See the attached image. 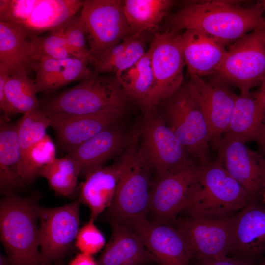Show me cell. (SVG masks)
I'll return each instance as SVG.
<instances>
[{"mask_svg":"<svg viewBox=\"0 0 265 265\" xmlns=\"http://www.w3.org/2000/svg\"><path fill=\"white\" fill-rule=\"evenodd\" d=\"M260 2L245 7L231 0H199L183 6L168 18L170 30H199L225 46L245 35L265 28Z\"/></svg>","mask_w":265,"mask_h":265,"instance_id":"obj_1","label":"cell"},{"mask_svg":"<svg viewBox=\"0 0 265 265\" xmlns=\"http://www.w3.org/2000/svg\"><path fill=\"white\" fill-rule=\"evenodd\" d=\"M39 207L33 197H22L13 192L0 200V238L11 265H42Z\"/></svg>","mask_w":265,"mask_h":265,"instance_id":"obj_2","label":"cell"},{"mask_svg":"<svg viewBox=\"0 0 265 265\" xmlns=\"http://www.w3.org/2000/svg\"><path fill=\"white\" fill-rule=\"evenodd\" d=\"M249 193L216 162L200 165L183 212L188 216L218 217L253 202Z\"/></svg>","mask_w":265,"mask_h":265,"instance_id":"obj_3","label":"cell"},{"mask_svg":"<svg viewBox=\"0 0 265 265\" xmlns=\"http://www.w3.org/2000/svg\"><path fill=\"white\" fill-rule=\"evenodd\" d=\"M136 148L130 146L120 161V178L113 200L107 210L111 220L129 228L147 218L152 186L150 166L142 148Z\"/></svg>","mask_w":265,"mask_h":265,"instance_id":"obj_4","label":"cell"},{"mask_svg":"<svg viewBox=\"0 0 265 265\" xmlns=\"http://www.w3.org/2000/svg\"><path fill=\"white\" fill-rule=\"evenodd\" d=\"M128 99L115 77L94 72L77 85L49 99L40 109L47 115L88 114L124 109Z\"/></svg>","mask_w":265,"mask_h":265,"instance_id":"obj_5","label":"cell"},{"mask_svg":"<svg viewBox=\"0 0 265 265\" xmlns=\"http://www.w3.org/2000/svg\"><path fill=\"white\" fill-rule=\"evenodd\" d=\"M265 77V28L250 32L232 44L211 81L247 93Z\"/></svg>","mask_w":265,"mask_h":265,"instance_id":"obj_6","label":"cell"},{"mask_svg":"<svg viewBox=\"0 0 265 265\" xmlns=\"http://www.w3.org/2000/svg\"><path fill=\"white\" fill-rule=\"evenodd\" d=\"M168 99L165 107L168 126L187 153L196 158L200 165L210 163V130L189 87L187 84L182 85Z\"/></svg>","mask_w":265,"mask_h":265,"instance_id":"obj_7","label":"cell"},{"mask_svg":"<svg viewBox=\"0 0 265 265\" xmlns=\"http://www.w3.org/2000/svg\"><path fill=\"white\" fill-rule=\"evenodd\" d=\"M181 34L169 29L156 34L149 46L154 78L152 91L142 106L146 112L155 109L161 101L172 96L182 85L185 65Z\"/></svg>","mask_w":265,"mask_h":265,"instance_id":"obj_8","label":"cell"},{"mask_svg":"<svg viewBox=\"0 0 265 265\" xmlns=\"http://www.w3.org/2000/svg\"><path fill=\"white\" fill-rule=\"evenodd\" d=\"M80 15L89 50L96 60L131 36L123 0H86Z\"/></svg>","mask_w":265,"mask_h":265,"instance_id":"obj_9","label":"cell"},{"mask_svg":"<svg viewBox=\"0 0 265 265\" xmlns=\"http://www.w3.org/2000/svg\"><path fill=\"white\" fill-rule=\"evenodd\" d=\"M200 170V163L191 159L180 168L157 174L150 191L148 213L151 221L170 225L175 223Z\"/></svg>","mask_w":265,"mask_h":265,"instance_id":"obj_10","label":"cell"},{"mask_svg":"<svg viewBox=\"0 0 265 265\" xmlns=\"http://www.w3.org/2000/svg\"><path fill=\"white\" fill-rule=\"evenodd\" d=\"M79 199L53 208L39 207V251L42 265L60 259L75 241L79 230Z\"/></svg>","mask_w":265,"mask_h":265,"instance_id":"obj_11","label":"cell"},{"mask_svg":"<svg viewBox=\"0 0 265 265\" xmlns=\"http://www.w3.org/2000/svg\"><path fill=\"white\" fill-rule=\"evenodd\" d=\"M235 216H188L177 220V228L183 235L196 260L227 256L232 252Z\"/></svg>","mask_w":265,"mask_h":265,"instance_id":"obj_12","label":"cell"},{"mask_svg":"<svg viewBox=\"0 0 265 265\" xmlns=\"http://www.w3.org/2000/svg\"><path fill=\"white\" fill-rule=\"evenodd\" d=\"M215 147L216 163L249 193L254 200L265 187V158L238 140L221 137Z\"/></svg>","mask_w":265,"mask_h":265,"instance_id":"obj_13","label":"cell"},{"mask_svg":"<svg viewBox=\"0 0 265 265\" xmlns=\"http://www.w3.org/2000/svg\"><path fill=\"white\" fill-rule=\"evenodd\" d=\"M154 110L146 112L142 148L150 167L160 174L180 168L191 159L168 125Z\"/></svg>","mask_w":265,"mask_h":265,"instance_id":"obj_14","label":"cell"},{"mask_svg":"<svg viewBox=\"0 0 265 265\" xmlns=\"http://www.w3.org/2000/svg\"><path fill=\"white\" fill-rule=\"evenodd\" d=\"M130 228L141 238L159 265H190L191 252L177 227L157 223L145 218Z\"/></svg>","mask_w":265,"mask_h":265,"instance_id":"obj_15","label":"cell"},{"mask_svg":"<svg viewBox=\"0 0 265 265\" xmlns=\"http://www.w3.org/2000/svg\"><path fill=\"white\" fill-rule=\"evenodd\" d=\"M187 85L206 118L215 146L228 126L238 95L229 87L194 75Z\"/></svg>","mask_w":265,"mask_h":265,"instance_id":"obj_16","label":"cell"},{"mask_svg":"<svg viewBox=\"0 0 265 265\" xmlns=\"http://www.w3.org/2000/svg\"><path fill=\"white\" fill-rule=\"evenodd\" d=\"M124 109H107L88 114L48 115L58 142L68 152L113 125Z\"/></svg>","mask_w":265,"mask_h":265,"instance_id":"obj_17","label":"cell"},{"mask_svg":"<svg viewBox=\"0 0 265 265\" xmlns=\"http://www.w3.org/2000/svg\"><path fill=\"white\" fill-rule=\"evenodd\" d=\"M264 98L260 88L237 96L228 126L222 137L259 145L265 138Z\"/></svg>","mask_w":265,"mask_h":265,"instance_id":"obj_18","label":"cell"},{"mask_svg":"<svg viewBox=\"0 0 265 265\" xmlns=\"http://www.w3.org/2000/svg\"><path fill=\"white\" fill-rule=\"evenodd\" d=\"M184 59L191 75H213L227 52L225 46L213 38L195 29L186 30L181 34Z\"/></svg>","mask_w":265,"mask_h":265,"instance_id":"obj_19","label":"cell"},{"mask_svg":"<svg viewBox=\"0 0 265 265\" xmlns=\"http://www.w3.org/2000/svg\"><path fill=\"white\" fill-rule=\"evenodd\" d=\"M110 239L97 260L98 265H149L155 263L139 236L129 227L111 220Z\"/></svg>","mask_w":265,"mask_h":265,"instance_id":"obj_20","label":"cell"},{"mask_svg":"<svg viewBox=\"0 0 265 265\" xmlns=\"http://www.w3.org/2000/svg\"><path fill=\"white\" fill-rule=\"evenodd\" d=\"M265 252V208L251 202L235 216L232 252L251 260Z\"/></svg>","mask_w":265,"mask_h":265,"instance_id":"obj_21","label":"cell"},{"mask_svg":"<svg viewBox=\"0 0 265 265\" xmlns=\"http://www.w3.org/2000/svg\"><path fill=\"white\" fill-rule=\"evenodd\" d=\"M21 26L0 22V71L10 76L32 70L33 37Z\"/></svg>","mask_w":265,"mask_h":265,"instance_id":"obj_22","label":"cell"},{"mask_svg":"<svg viewBox=\"0 0 265 265\" xmlns=\"http://www.w3.org/2000/svg\"><path fill=\"white\" fill-rule=\"evenodd\" d=\"M120 162L98 167L85 175L80 190V201L90 211V219L95 220L111 205L114 198L121 173Z\"/></svg>","mask_w":265,"mask_h":265,"instance_id":"obj_23","label":"cell"},{"mask_svg":"<svg viewBox=\"0 0 265 265\" xmlns=\"http://www.w3.org/2000/svg\"><path fill=\"white\" fill-rule=\"evenodd\" d=\"M86 59L70 57L62 59L46 58L34 61L32 70L38 92L57 89L77 80H82L93 72L88 67Z\"/></svg>","mask_w":265,"mask_h":265,"instance_id":"obj_24","label":"cell"},{"mask_svg":"<svg viewBox=\"0 0 265 265\" xmlns=\"http://www.w3.org/2000/svg\"><path fill=\"white\" fill-rule=\"evenodd\" d=\"M125 143V137L113 125L104 130L75 149L68 152L80 175L103 164L119 152Z\"/></svg>","mask_w":265,"mask_h":265,"instance_id":"obj_25","label":"cell"},{"mask_svg":"<svg viewBox=\"0 0 265 265\" xmlns=\"http://www.w3.org/2000/svg\"><path fill=\"white\" fill-rule=\"evenodd\" d=\"M9 120L3 114L0 117V189L5 195L24 183L18 173L21 153L17 124Z\"/></svg>","mask_w":265,"mask_h":265,"instance_id":"obj_26","label":"cell"},{"mask_svg":"<svg viewBox=\"0 0 265 265\" xmlns=\"http://www.w3.org/2000/svg\"><path fill=\"white\" fill-rule=\"evenodd\" d=\"M84 0H39L31 16L22 26L32 34L58 27L82 9Z\"/></svg>","mask_w":265,"mask_h":265,"instance_id":"obj_27","label":"cell"},{"mask_svg":"<svg viewBox=\"0 0 265 265\" xmlns=\"http://www.w3.org/2000/svg\"><path fill=\"white\" fill-rule=\"evenodd\" d=\"M170 0H123L131 35L156 27L173 4Z\"/></svg>","mask_w":265,"mask_h":265,"instance_id":"obj_28","label":"cell"},{"mask_svg":"<svg viewBox=\"0 0 265 265\" xmlns=\"http://www.w3.org/2000/svg\"><path fill=\"white\" fill-rule=\"evenodd\" d=\"M115 77L128 98L135 100L142 106L154 84L149 49L134 65L116 73Z\"/></svg>","mask_w":265,"mask_h":265,"instance_id":"obj_29","label":"cell"},{"mask_svg":"<svg viewBox=\"0 0 265 265\" xmlns=\"http://www.w3.org/2000/svg\"><path fill=\"white\" fill-rule=\"evenodd\" d=\"M37 93L34 80L28 77V73L20 72L9 76L5 86L7 116L24 114L29 110L39 108Z\"/></svg>","mask_w":265,"mask_h":265,"instance_id":"obj_30","label":"cell"},{"mask_svg":"<svg viewBox=\"0 0 265 265\" xmlns=\"http://www.w3.org/2000/svg\"><path fill=\"white\" fill-rule=\"evenodd\" d=\"M79 172L73 161L67 156L55 158L44 166L39 176L47 180L50 187L58 194L69 197L75 192Z\"/></svg>","mask_w":265,"mask_h":265,"instance_id":"obj_31","label":"cell"},{"mask_svg":"<svg viewBox=\"0 0 265 265\" xmlns=\"http://www.w3.org/2000/svg\"><path fill=\"white\" fill-rule=\"evenodd\" d=\"M55 153L54 144L48 135L24 153L18 165L19 175L23 182H33L41 169L56 158Z\"/></svg>","mask_w":265,"mask_h":265,"instance_id":"obj_32","label":"cell"},{"mask_svg":"<svg viewBox=\"0 0 265 265\" xmlns=\"http://www.w3.org/2000/svg\"><path fill=\"white\" fill-rule=\"evenodd\" d=\"M49 126L51 122L49 117L40 108L23 114L17 124L21 156L47 135L46 130Z\"/></svg>","mask_w":265,"mask_h":265,"instance_id":"obj_33","label":"cell"},{"mask_svg":"<svg viewBox=\"0 0 265 265\" xmlns=\"http://www.w3.org/2000/svg\"><path fill=\"white\" fill-rule=\"evenodd\" d=\"M46 37L34 35L32 39L33 61L46 58L62 59L74 56L70 51L63 32L58 27Z\"/></svg>","mask_w":265,"mask_h":265,"instance_id":"obj_34","label":"cell"},{"mask_svg":"<svg viewBox=\"0 0 265 265\" xmlns=\"http://www.w3.org/2000/svg\"><path fill=\"white\" fill-rule=\"evenodd\" d=\"M149 32L132 35L129 37L124 50L102 70L101 73H116L126 70L137 62L145 54Z\"/></svg>","mask_w":265,"mask_h":265,"instance_id":"obj_35","label":"cell"},{"mask_svg":"<svg viewBox=\"0 0 265 265\" xmlns=\"http://www.w3.org/2000/svg\"><path fill=\"white\" fill-rule=\"evenodd\" d=\"M59 27L72 54L75 57L86 59L94 64L95 59L86 47L85 32L81 16H73Z\"/></svg>","mask_w":265,"mask_h":265,"instance_id":"obj_36","label":"cell"},{"mask_svg":"<svg viewBox=\"0 0 265 265\" xmlns=\"http://www.w3.org/2000/svg\"><path fill=\"white\" fill-rule=\"evenodd\" d=\"M39 0H0V22L23 26Z\"/></svg>","mask_w":265,"mask_h":265,"instance_id":"obj_37","label":"cell"},{"mask_svg":"<svg viewBox=\"0 0 265 265\" xmlns=\"http://www.w3.org/2000/svg\"><path fill=\"white\" fill-rule=\"evenodd\" d=\"M90 219L79 230L75 240V246L81 253L93 255L99 252L105 245V238Z\"/></svg>","mask_w":265,"mask_h":265,"instance_id":"obj_38","label":"cell"},{"mask_svg":"<svg viewBox=\"0 0 265 265\" xmlns=\"http://www.w3.org/2000/svg\"><path fill=\"white\" fill-rule=\"evenodd\" d=\"M196 261V265H254L250 260L227 256Z\"/></svg>","mask_w":265,"mask_h":265,"instance_id":"obj_39","label":"cell"},{"mask_svg":"<svg viewBox=\"0 0 265 265\" xmlns=\"http://www.w3.org/2000/svg\"><path fill=\"white\" fill-rule=\"evenodd\" d=\"M9 76L0 71V108L3 114L7 116V108L5 94V86Z\"/></svg>","mask_w":265,"mask_h":265,"instance_id":"obj_40","label":"cell"},{"mask_svg":"<svg viewBox=\"0 0 265 265\" xmlns=\"http://www.w3.org/2000/svg\"><path fill=\"white\" fill-rule=\"evenodd\" d=\"M69 265H98L92 255L80 253L77 255Z\"/></svg>","mask_w":265,"mask_h":265,"instance_id":"obj_41","label":"cell"},{"mask_svg":"<svg viewBox=\"0 0 265 265\" xmlns=\"http://www.w3.org/2000/svg\"><path fill=\"white\" fill-rule=\"evenodd\" d=\"M259 88L262 91L264 98V122L265 123V77L263 79Z\"/></svg>","mask_w":265,"mask_h":265,"instance_id":"obj_42","label":"cell"},{"mask_svg":"<svg viewBox=\"0 0 265 265\" xmlns=\"http://www.w3.org/2000/svg\"><path fill=\"white\" fill-rule=\"evenodd\" d=\"M0 265H11V264L7 257L1 255L0 256Z\"/></svg>","mask_w":265,"mask_h":265,"instance_id":"obj_43","label":"cell"},{"mask_svg":"<svg viewBox=\"0 0 265 265\" xmlns=\"http://www.w3.org/2000/svg\"><path fill=\"white\" fill-rule=\"evenodd\" d=\"M260 146L261 147V149L264 151L265 153V138L263 141V142L261 144Z\"/></svg>","mask_w":265,"mask_h":265,"instance_id":"obj_44","label":"cell"},{"mask_svg":"<svg viewBox=\"0 0 265 265\" xmlns=\"http://www.w3.org/2000/svg\"><path fill=\"white\" fill-rule=\"evenodd\" d=\"M260 4L263 8V9L265 10V0H262L261 2H260Z\"/></svg>","mask_w":265,"mask_h":265,"instance_id":"obj_45","label":"cell"},{"mask_svg":"<svg viewBox=\"0 0 265 265\" xmlns=\"http://www.w3.org/2000/svg\"><path fill=\"white\" fill-rule=\"evenodd\" d=\"M264 202L265 203V192L264 195Z\"/></svg>","mask_w":265,"mask_h":265,"instance_id":"obj_46","label":"cell"}]
</instances>
